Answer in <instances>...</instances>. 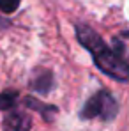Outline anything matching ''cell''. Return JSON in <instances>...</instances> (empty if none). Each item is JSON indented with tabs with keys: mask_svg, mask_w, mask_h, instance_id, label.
Returning a JSON list of instances; mask_svg holds the SVG:
<instances>
[{
	"mask_svg": "<svg viewBox=\"0 0 129 131\" xmlns=\"http://www.w3.org/2000/svg\"><path fill=\"white\" fill-rule=\"evenodd\" d=\"M76 36L81 46H85L88 53L94 57L96 66L108 76L119 80V82H127L129 80V64L122 60L113 50L108 48V44L87 25H78Z\"/></svg>",
	"mask_w": 129,
	"mask_h": 131,
	"instance_id": "obj_1",
	"label": "cell"
},
{
	"mask_svg": "<svg viewBox=\"0 0 129 131\" xmlns=\"http://www.w3.org/2000/svg\"><path fill=\"white\" fill-rule=\"evenodd\" d=\"M119 112V105L115 101V97L106 92V90H99L97 94H94L85 106L81 108V117L83 119H103V121H111Z\"/></svg>",
	"mask_w": 129,
	"mask_h": 131,
	"instance_id": "obj_2",
	"label": "cell"
},
{
	"mask_svg": "<svg viewBox=\"0 0 129 131\" xmlns=\"http://www.w3.org/2000/svg\"><path fill=\"white\" fill-rule=\"evenodd\" d=\"M32 119L25 112L9 110V113L4 119V129L5 131H30Z\"/></svg>",
	"mask_w": 129,
	"mask_h": 131,
	"instance_id": "obj_3",
	"label": "cell"
},
{
	"mask_svg": "<svg viewBox=\"0 0 129 131\" xmlns=\"http://www.w3.org/2000/svg\"><path fill=\"white\" fill-rule=\"evenodd\" d=\"M113 51L122 59V60H129V30L122 32L120 36H117L113 39Z\"/></svg>",
	"mask_w": 129,
	"mask_h": 131,
	"instance_id": "obj_4",
	"label": "cell"
},
{
	"mask_svg": "<svg viewBox=\"0 0 129 131\" xmlns=\"http://www.w3.org/2000/svg\"><path fill=\"white\" fill-rule=\"evenodd\" d=\"M51 74L48 71H43V73H37L36 80H34V89L36 90H41V92H48L50 87H51Z\"/></svg>",
	"mask_w": 129,
	"mask_h": 131,
	"instance_id": "obj_5",
	"label": "cell"
},
{
	"mask_svg": "<svg viewBox=\"0 0 129 131\" xmlns=\"http://www.w3.org/2000/svg\"><path fill=\"white\" fill-rule=\"evenodd\" d=\"M18 103V92L7 90L4 94H0V108L2 110H11Z\"/></svg>",
	"mask_w": 129,
	"mask_h": 131,
	"instance_id": "obj_6",
	"label": "cell"
},
{
	"mask_svg": "<svg viewBox=\"0 0 129 131\" xmlns=\"http://www.w3.org/2000/svg\"><path fill=\"white\" fill-rule=\"evenodd\" d=\"M20 2L21 0H0V11L5 14H11L20 7Z\"/></svg>",
	"mask_w": 129,
	"mask_h": 131,
	"instance_id": "obj_7",
	"label": "cell"
},
{
	"mask_svg": "<svg viewBox=\"0 0 129 131\" xmlns=\"http://www.w3.org/2000/svg\"><path fill=\"white\" fill-rule=\"evenodd\" d=\"M25 103L30 106V108L37 110V112H48V115H51V113H55L57 112V108L55 106H46V105H41V103H37V101H34V99H25Z\"/></svg>",
	"mask_w": 129,
	"mask_h": 131,
	"instance_id": "obj_8",
	"label": "cell"
}]
</instances>
